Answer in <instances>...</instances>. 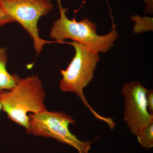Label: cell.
Returning a JSON list of instances; mask_svg holds the SVG:
<instances>
[{"label":"cell","mask_w":153,"mask_h":153,"mask_svg":"<svg viewBox=\"0 0 153 153\" xmlns=\"http://www.w3.org/2000/svg\"><path fill=\"white\" fill-rule=\"evenodd\" d=\"M67 43L74 47L75 55L66 69L60 70V90L63 92L75 93L97 119L104 122L113 130L116 126L114 120L97 112L88 102L83 92L94 78V72L100 60L99 53L75 41Z\"/></svg>","instance_id":"1"},{"label":"cell","mask_w":153,"mask_h":153,"mask_svg":"<svg viewBox=\"0 0 153 153\" xmlns=\"http://www.w3.org/2000/svg\"><path fill=\"white\" fill-rule=\"evenodd\" d=\"M46 97L42 81L38 75H33L20 78L11 90L0 93V101L9 118L27 131L29 128L27 114L47 110Z\"/></svg>","instance_id":"2"},{"label":"cell","mask_w":153,"mask_h":153,"mask_svg":"<svg viewBox=\"0 0 153 153\" xmlns=\"http://www.w3.org/2000/svg\"><path fill=\"white\" fill-rule=\"evenodd\" d=\"M56 1L60 17L53 23L49 34L50 38L59 44L66 43L63 41L66 39H71L99 54L106 53L114 46L118 35L113 21L110 32L100 36L97 33L95 23L86 18L79 22L75 19L70 20L66 15L68 9L63 7L61 0Z\"/></svg>","instance_id":"3"},{"label":"cell","mask_w":153,"mask_h":153,"mask_svg":"<svg viewBox=\"0 0 153 153\" xmlns=\"http://www.w3.org/2000/svg\"><path fill=\"white\" fill-rule=\"evenodd\" d=\"M29 117V128L27 132L35 136L53 138L58 141L76 149L78 153H89L94 140L82 141L70 132L69 126L75 124L70 115L62 111L45 110Z\"/></svg>","instance_id":"4"},{"label":"cell","mask_w":153,"mask_h":153,"mask_svg":"<svg viewBox=\"0 0 153 153\" xmlns=\"http://www.w3.org/2000/svg\"><path fill=\"white\" fill-rule=\"evenodd\" d=\"M0 3L6 13L30 35L33 40L36 56L43 51L44 45L57 43L41 38L38 27L40 18L47 16L53 10L54 5L50 0H0Z\"/></svg>","instance_id":"5"},{"label":"cell","mask_w":153,"mask_h":153,"mask_svg":"<svg viewBox=\"0 0 153 153\" xmlns=\"http://www.w3.org/2000/svg\"><path fill=\"white\" fill-rule=\"evenodd\" d=\"M148 90L140 81H133L125 84L121 91L124 98V120L137 137L145 127L153 123V114L149 112L147 105Z\"/></svg>","instance_id":"6"},{"label":"cell","mask_w":153,"mask_h":153,"mask_svg":"<svg viewBox=\"0 0 153 153\" xmlns=\"http://www.w3.org/2000/svg\"><path fill=\"white\" fill-rule=\"evenodd\" d=\"M7 48L0 46V93L10 90L17 83L20 77L16 74H10L7 70Z\"/></svg>","instance_id":"7"},{"label":"cell","mask_w":153,"mask_h":153,"mask_svg":"<svg viewBox=\"0 0 153 153\" xmlns=\"http://www.w3.org/2000/svg\"><path fill=\"white\" fill-rule=\"evenodd\" d=\"M131 19L135 22L133 30L135 34L153 31V18L146 16L141 17L136 15L132 16Z\"/></svg>","instance_id":"8"},{"label":"cell","mask_w":153,"mask_h":153,"mask_svg":"<svg viewBox=\"0 0 153 153\" xmlns=\"http://www.w3.org/2000/svg\"><path fill=\"white\" fill-rule=\"evenodd\" d=\"M140 144L143 148L151 149L153 147V123L145 127L137 137Z\"/></svg>","instance_id":"9"},{"label":"cell","mask_w":153,"mask_h":153,"mask_svg":"<svg viewBox=\"0 0 153 153\" xmlns=\"http://www.w3.org/2000/svg\"><path fill=\"white\" fill-rule=\"evenodd\" d=\"M15 21L6 13L0 3V27Z\"/></svg>","instance_id":"10"},{"label":"cell","mask_w":153,"mask_h":153,"mask_svg":"<svg viewBox=\"0 0 153 153\" xmlns=\"http://www.w3.org/2000/svg\"><path fill=\"white\" fill-rule=\"evenodd\" d=\"M147 105L149 112L153 114V91L148 90L146 94Z\"/></svg>","instance_id":"11"},{"label":"cell","mask_w":153,"mask_h":153,"mask_svg":"<svg viewBox=\"0 0 153 153\" xmlns=\"http://www.w3.org/2000/svg\"><path fill=\"white\" fill-rule=\"evenodd\" d=\"M145 3V13L146 14L152 15L153 13V0H144Z\"/></svg>","instance_id":"12"},{"label":"cell","mask_w":153,"mask_h":153,"mask_svg":"<svg viewBox=\"0 0 153 153\" xmlns=\"http://www.w3.org/2000/svg\"><path fill=\"white\" fill-rule=\"evenodd\" d=\"M1 110H2V106L1 103V101H0V112H1Z\"/></svg>","instance_id":"13"}]
</instances>
